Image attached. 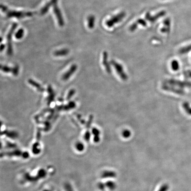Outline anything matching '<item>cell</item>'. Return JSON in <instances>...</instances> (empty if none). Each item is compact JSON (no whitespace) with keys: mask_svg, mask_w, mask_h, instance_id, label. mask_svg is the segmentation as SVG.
I'll use <instances>...</instances> for the list:
<instances>
[{"mask_svg":"<svg viewBox=\"0 0 191 191\" xmlns=\"http://www.w3.org/2000/svg\"><path fill=\"white\" fill-rule=\"evenodd\" d=\"M2 11L6 13L7 17L9 18H15L18 19H22L26 17H31L34 15V13L30 11H17L9 9L7 7L1 6Z\"/></svg>","mask_w":191,"mask_h":191,"instance_id":"6da1fadb","label":"cell"},{"mask_svg":"<svg viewBox=\"0 0 191 191\" xmlns=\"http://www.w3.org/2000/svg\"><path fill=\"white\" fill-rule=\"evenodd\" d=\"M1 157L7 156L9 157H21L24 159H27L29 157L30 154L27 151H22L21 150L18 149L10 151L4 152L1 153Z\"/></svg>","mask_w":191,"mask_h":191,"instance_id":"7a4b0ae2","label":"cell"},{"mask_svg":"<svg viewBox=\"0 0 191 191\" xmlns=\"http://www.w3.org/2000/svg\"><path fill=\"white\" fill-rule=\"evenodd\" d=\"M17 27V24H13L10 28L7 35V53L8 55H11L13 53V47H12V38L13 35Z\"/></svg>","mask_w":191,"mask_h":191,"instance_id":"3957f363","label":"cell"},{"mask_svg":"<svg viewBox=\"0 0 191 191\" xmlns=\"http://www.w3.org/2000/svg\"><path fill=\"white\" fill-rule=\"evenodd\" d=\"M58 0H57L53 6L54 13L56 17L59 25L60 27H63L64 25V20L61 10L58 6Z\"/></svg>","mask_w":191,"mask_h":191,"instance_id":"277c9868","label":"cell"},{"mask_svg":"<svg viewBox=\"0 0 191 191\" xmlns=\"http://www.w3.org/2000/svg\"><path fill=\"white\" fill-rule=\"evenodd\" d=\"M165 82L166 84H169L171 86H176L179 87L181 88L185 87L191 88V82L188 81H180L170 79V80H167Z\"/></svg>","mask_w":191,"mask_h":191,"instance_id":"5b68a950","label":"cell"},{"mask_svg":"<svg viewBox=\"0 0 191 191\" xmlns=\"http://www.w3.org/2000/svg\"><path fill=\"white\" fill-rule=\"evenodd\" d=\"M111 63L114 66V68H115L117 73L121 77V78L124 81L127 80L128 79V77L126 73L124 72L122 66L119 63H116L114 60H112L111 62Z\"/></svg>","mask_w":191,"mask_h":191,"instance_id":"8992f818","label":"cell"},{"mask_svg":"<svg viewBox=\"0 0 191 191\" xmlns=\"http://www.w3.org/2000/svg\"><path fill=\"white\" fill-rule=\"evenodd\" d=\"M77 68V66L76 65H72L68 70L62 76V79L64 81H67V80H69L70 77L73 75V74L76 71Z\"/></svg>","mask_w":191,"mask_h":191,"instance_id":"52a82bcc","label":"cell"},{"mask_svg":"<svg viewBox=\"0 0 191 191\" xmlns=\"http://www.w3.org/2000/svg\"><path fill=\"white\" fill-rule=\"evenodd\" d=\"M124 15H125V14L122 13H121V14H119V15H117V16H115V17H112V18L110 20H107L106 24L109 27H112L113 25H112L113 24H114L115 23H118V22H119V21L121 20L123 18V17H124Z\"/></svg>","mask_w":191,"mask_h":191,"instance_id":"ba28073f","label":"cell"},{"mask_svg":"<svg viewBox=\"0 0 191 191\" xmlns=\"http://www.w3.org/2000/svg\"><path fill=\"white\" fill-rule=\"evenodd\" d=\"M56 1L57 0H50V1L47 2L40 9V13L41 15H45L46 13H47L49 10V8H51V7L53 6L54 4Z\"/></svg>","mask_w":191,"mask_h":191,"instance_id":"9c48e42d","label":"cell"},{"mask_svg":"<svg viewBox=\"0 0 191 191\" xmlns=\"http://www.w3.org/2000/svg\"><path fill=\"white\" fill-rule=\"evenodd\" d=\"M103 64L107 73H110L111 72V69L109 64L107 62V54L106 52L103 53Z\"/></svg>","mask_w":191,"mask_h":191,"instance_id":"30bf717a","label":"cell"},{"mask_svg":"<svg viewBox=\"0 0 191 191\" xmlns=\"http://www.w3.org/2000/svg\"><path fill=\"white\" fill-rule=\"evenodd\" d=\"M162 88L164 90L170 91V92L176 93L178 94L183 95L185 93L184 91L182 90H181V89H175L174 87H171L167 85H165V86H163Z\"/></svg>","mask_w":191,"mask_h":191,"instance_id":"8fae6325","label":"cell"},{"mask_svg":"<svg viewBox=\"0 0 191 191\" xmlns=\"http://www.w3.org/2000/svg\"><path fill=\"white\" fill-rule=\"evenodd\" d=\"M92 133L93 135V141L95 143H98L100 141V131L97 128H93Z\"/></svg>","mask_w":191,"mask_h":191,"instance_id":"7c38bea8","label":"cell"},{"mask_svg":"<svg viewBox=\"0 0 191 191\" xmlns=\"http://www.w3.org/2000/svg\"><path fill=\"white\" fill-rule=\"evenodd\" d=\"M33 153L35 155H38L40 153L41 149L39 141L36 142L32 146L31 149Z\"/></svg>","mask_w":191,"mask_h":191,"instance_id":"4fadbf2b","label":"cell"},{"mask_svg":"<svg viewBox=\"0 0 191 191\" xmlns=\"http://www.w3.org/2000/svg\"><path fill=\"white\" fill-rule=\"evenodd\" d=\"M48 93L49 94V96L47 98V102L48 104L50 105L51 102H52L54 100V97H55V95H54V93L53 90L52 88V86H49L48 87Z\"/></svg>","mask_w":191,"mask_h":191,"instance_id":"5bb4252c","label":"cell"},{"mask_svg":"<svg viewBox=\"0 0 191 191\" xmlns=\"http://www.w3.org/2000/svg\"><path fill=\"white\" fill-rule=\"evenodd\" d=\"M3 134L6 135L7 137L13 139H15L18 137V133L15 131H3Z\"/></svg>","mask_w":191,"mask_h":191,"instance_id":"9a60e30c","label":"cell"},{"mask_svg":"<svg viewBox=\"0 0 191 191\" xmlns=\"http://www.w3.org/2000/svg\"><path fill=\"white\" fill-rule=\"evenodd\" d=\"M69 50L66 48H63L60 50H57L54 53V54L55 56H65L69 54Z\"/></svg>","mask_w":191,"mask_h":191,"instance_id":"2e32d148","label":"cell"},{"mask_svg":"<svg viewBox=\"0 0 191 191\" xmlns=\"http://www.w3.org/2000/svg\"><path fill=\"white\" fill-rule=\"evenodd\" d=\"M116 176V174L115 172L112 171H105L101 174V177L103 178H115Z\"/></svg>","mask_w":191,"mask_h":191,"instance_id":"e0dca14e","label":"cell"},{"mask_svg":"<svg viewBox=\"0 0 191 191\" xmlns=\"http://www.w3.org/2000/svg\"><path fill=\"white\" fill-rule=\"evenodd\" d=\"M28 82L30 85H31V86H33L34 87L37 89L38 91H40V92H43L44 91V89L40 85V84L36 82H35V81L32 80V79H29V81H28Z\"/></svg>","mask_w":191,"mask_h":191,"instance_id":"ac0fdd59","label":"cell"},{"mask_svg":"<svg viewBox=\"0 0 191 191\" xmlns=\"http://www.w3.org/2000/svg\"><path fill=\"white\" fill-rule=\"evenodd\" d=\"M95 21V18L94 16L93 15H90L88 17L87 22L88 27L89 29H92L93 28L94 26Z\"/></svg>","mask_w":191,"mask_h":191,"instance_id":"d6986e66","label":"cell"},{"mask_svg":"<svg viewBox=\"0 0 191 191\" xmlns=\"http://www.w3.org/2000/svg\"><path fill=\"white\" fill-rule=\"evenodd\" d=\"M36 175L40 180L41 179H44L47 176V172L46 171V169H41L38 170Z\"/></svg>","mask_w":191,"mask_h":191,"instance_id":"ffe728a7","label":"cell"},{"mask_svg":"<svg viewBox=\"0 0 191 191\" xmlns=\"http://www.w3.org/2000/svg\"><path fill=\"white\" fill-rule=\"evenodd\" d=\"M24 33H25V32H24V29H19L18 30L16 31V33L14 34L15 38H16L17 40H21V39L24 37Z\"/></svg>","mask_w":191,"mask_h":191,"instance_id":"44dd1931","label":"cell"},{"mask_svg":"<svg viewBox=\"0 0 191 191\" xmlns=\"http://www.w3.org/2000/svg\"><path fill=\"white\" fill-rule=\"evenodd\" d=\"M75 103L74 101H70L68 104L64 106V107H62V109L63 110L68 111L70 109H74L76 107Z\"/></svg>","mask_w":191,"mask_h":191,"instance_id":"7402d4cb","label":"cell"},{"mask_svg":"<svg viewBox=\"0 0 191 191\" xmlns=\"http://www.w3.org/2000/svg\"><path fill=\"white\" fill-rule=\"evenodd\" d=\"M76 150L79 152H82L83 151L85 150V146L84 144L83 143H82L81 142H78L76 143L75 146Z\"/></svg>","mask_w":191,"mask_h":191,"instance_id":"603a6c76","label":"cell"},{"mask_svg":"<svg viewBox=\"0 0 191 191\" xmlns=\"http://www.w3.org/2000/svg\"><path fill=\"white\" fill-rule=\"evenodd\" d=\"M191 51V44L184 47L181 48L179 50V52L181 54L187 53Z\"/></svg>","mask_w":191,"mask_h":191,"instance_id":"cb8c5ba5","label":"cell"},{"mask_svg":"<svg viewBox=\"0 0 191 191\" xmlns=\"http://www.w3.org/2000/svg\"><path fill=\"white\" fill-rule=\"evenodd\" d=\"M106 187L111 190H113L116 189V185L115 182L113 181H107L106 183H105Z\"/></svg>","mask_w":191,"mask_h":191,"instance_id":"d4e9b609","label":"cell"},{"mask_svg":"<svg viewBox=\"0 0 191 191\" xmlns=\"http://www.w3.org/2000/svg\"><path fill=\"white\" fill-rule=\"evenodd\" d=\"M182 106H183V109H185L187 114L191 115V107H190L189 104L187 102H185L183 103Z\"/></svg>","mask_w":191,"mask_h":191,"instance_id":"484cf974","label":"cell"},{"mask_svg":"<svg viewBox=\"0 0 191 191\" xmlns=\"http://www.w3.org/2000/svg\"><path fill=\"white\" fill-rule=\"evenodd\" d=\"M171 66H172V69L174 71H177L179 69V64L178 61L174 60V61H172L171 63Z\"/></svg>","mask_w":191,"mask_h":191,"instance_id":"4316f807","label":"cell"},{"mask_svg":"<svg viewBox=\"0 0 191 191\" xmlns=\"http://www.w3.org/2000/svg\"><path fill=\"white\" fill-rule=\"evenodd\" d=\"M75 93L76 91L75 89H70L68 92V94H67V97H66V100H70L74 96V95L75 94Z\"/></svg>","mask_w":191,"mask_h":191,"instance_id":"83f0119b","label":"cell"},{"mask_svg":"<svg viewBox=\"0 0 191 191\" xmlns=\"http://www.w3.org/2000/svg\"><path fill=\"white\" fill-rule=\"evenodd\" d=\"M64 189L65 191H75L73 186L68 182H66L65 184Z\"/></svg>","mask_w":191,"mask_h":191,"instance_id":"f1b7e54d","label":"cell"},{"mask_svg":"<svg viewBox=\"0 0 191 191\" xmlns=\"http://www.w3.org/2000/svg\"><path fill=\"white\" fill-rule=\"evenodd\" d=\"M1 70L2 71L4 72L5 73H8L9 72H12V68L11 67H8L6 66H1Z\"/></svg>","mask_w":191,"mask_h":191,"instance_id":"f546056e","label":"cell"},{"mask_svg":"<svg viewBox=\"0 0 191 191\" xmlns=\"http://www.w3.org/2000/svg\"><path fill=\"white\" fill-rule=\"evenodd\" d=\"M91 134L89 132V130H87L86 131L84 135V139L86 142H89L90 140V138H91Z\"/></svg>","mask_w":191,"mask_h":191,"instance_id":"4dcf8cb0","label":"cell"},{"mask_svg":"<svg viewBox=\"0 0 191 191\" xmlns=\"http://www.w3.org/2000/svg\"><path fill=\"white\" fill-rule=\"evenodd\" d=\"M19 72V67L18 66H15L14 68H12V73L14 76H17Z\"/></svg>","mask_w":191,"mask_h":191,"instance_id":"1f68e13d","label":"cell"},{"mask_svg":"<svg viewBox=\"0 0 191 191\" xmlns=\"http://www.w3.org/2000/svg\"><path fill=\"white\" fill-rule=\"evenodd\" d=\"M131 135V132L128 130H125L122 132V135L124 138H128Z\"/></svg>","mask_w":191,"mask_h":191,"instance_id":"d6a6232c","label":"cell"},{"mask_svg":"<svg viewBox=\"0 0 191 191\" xmlns=\"http://www.w3.org/2000/svg\"><path fill=\"white\" fill-rule=\"evenodd\" d=\"M93 115H90L89 119L87 123L86 128H89L91 126V123L93 122Z\"/></svg>","mask_w":191,"mask_h":191,"instance_id":"836d02e7","label":"cell"},{"mask_svg":"<svg viewBox=\"0 0 191 191\" xmlns=\"http://www.w3.org/2000/svg\"><path fill=\"white\" fill-rule=\"evenodd\" d=\"M169 188V186L167 184H164L160 187L158 191H167Z\"/></svg>","mask_w":191,"mask_h":191,"instance_id":"e575fe53","label":"cell"},{"mask_svg":"<svg viewBox=\"0 0 191 191\" xmlns=\"http://www.w3.org/2000/svg\"><path fill=\"white\" fill-rule=\"evenodd\" d=\"M98 186L99 189L100 190H102V191H104L106 187L105 184L102 183V182H100V183H99L98 184Z\"/></svg>","mask_w":191,"mask_h":191,"instance_id":"d590c367","label":"cell"},{"mask_svg":"<svg viewBox=\"0 0 191 191\" xmlns=\"http://www.w3.org/2000/svg\"><path fill=\"white\" fill-rule=\"evenodd\" d=\"M5 48H6V45L4 44H1V51L2 52L3 50H4Z\"/></svg>","mask_w":191,"mask_h":191,"instance_id":"8d00e7d4","label":"cell"},{"mask_svg":"<svg viewBox=\"0 0 191 191\" xmlns=\"http://www.w3.org/2000/svg\"><path fill=\"white\" fill-rule=\"evenodd\" d=\"M43 191H52L51 190H49V189H44Z\"/></svg>","mask_w":191,"mask_h":191,"instance_id":"74e56055","label":"cell"}]
</instances>
